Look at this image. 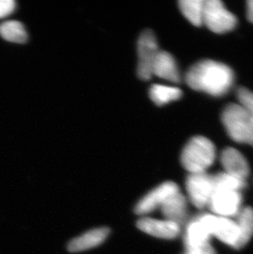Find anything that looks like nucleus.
Segmentation results:
<instances>
[{
  "instance_id": "f257e3e1",
  "label": "nucleus",
  "mask_w": 253,
  "mask_h": 254,
  "mask_svg": "<svg viewBox=\"0 0 253 254\" xmlns=\"http://www.w3.org/2000/svg\"><path fill=\"white\" fill-rule=\"evenodd\" d=\"M234 80V72L228 65L210 60L196 63L186 74L189 87L213 96H222L227 93Z\"/></svg>"
},
{
  "instance_id": "f03ea898",
  "label": "nucleus",
  "mask_w": 253,
  "mask_h": 254,
  "mask_svg": "<svg viewBox=\"0 0 253 254\" xmlns=\"http://www.w3.org/2000/svg\"><path fill=\"white\" fill-rule=\"evenodd\" d=\"M215 159V145L202 136L190 139L181 154L182 165L190 174L205 172L212 166Z\"/></svg>"
},
{
  "instance_id": "7ed1b4c3",
  "label": "nucleus",
  "mask_w": 253,
  "mask_h": 254,
  "mask_svg": "<svg viewBox=\"0 0 253 254\" xmlns=\"http://www.w3.org/2000/svg\"><path fill=\"white\" fill-rule=\"evenodd\" d=\"M222 122L232 139L240 143H250L253 117L239 104H229L222 113Z\"/></svg>"
},
{
  "instance_id": "20e7f679",
  "label": "nucleus",
  "mask_w": 253,
  "mask_h": 254,
  "mask_svg": "<svg viewBox=\"0 0 253 254\" xmlns=\"http://www.w3.org/2000/svg\"><path fill=\"white\" fill-rule=\"evenodd\" d=\"M203 23L215 33H226L236 27L237 18L220 0H205Z\"/></svg>"
},
{
  "instance_id": "39448f33",
  "label": "nucleus",
  "mask_w": 253,
  "mask_h": 254,
  "mask_svg": "<svg viewBox=\"0 0 253 254\" xmlns=\"http://www.w3.org/2000/svg\"><path fill=\"white\" fill-rule=\"evenodd\" d=\"M159 51L155 34L150 30L144 31L137 42V75L141 80L147 81L152 77L153 63Z\"/></svg>"
},
{
  "instance_id": "423d86ee",
  "label": "nucleus",
  "mask_w": 253,
  "mask_h": 254,
  "mask_svg": "<svg viewBox=\"0 0 253 254\" xmlns=\"http://www.w3.org/2000/svg\"><path fill=\"white\" fill-rule=\"evenodd\" d=\"M187 192L194 206L202 208L214 192L212 175L205 172L190 174L186 180Z\"/></svg>"
},
{
  "instance_id": "0eeeda50",
  "label": "nucleus",
  "mask_w": 253,
  "mask_h": 254,
  "mask_svg": "<svg viewBox=\"0 0 253 254\" xmlns=\"http://www.w3.org/2000/svg\"><path fill=\"white\" fill-rule=\"evenodd\" d=\"M210 235H215L226 245L236 248L239 242V230L236 222L226 217L213 216L209 214L201 215Z\"/></svg>"
},
{
  "instance_id": "6e6552de",
  "label": "nucleus",
  "mask_w": 253,
  "mask_h": 254,
  "mask_svg": "<svg viewBox=\"0 0 253 254\" xmlns=\"http://www.w3.org/2000/svg\"><path fill=\"white\" fill-rule=\"evenodd\" d=\"M180 191L179 186L174 182L163 183L146 193L139 200L135 206V212L140 216L151 213L155 209L162 206L170 196Z\"/></svg>"
},
{
  "instance_id": "1a4fd4ad",
  "label": "nucleus",
  "mask_w": 253,
  "mask_h": 254,
  "mask_svg": "<svg viewBox=\"0 0 253 254\" xmlns=\"http://www.w3.org/2000/svg\"><path fill=\"white\" fill-rule=\"evenodd\" d=\"M242 197L238 191L215 190L209 201V206L221 217H231L239 214Z\"/></svg>"
},
{
  "instance_id": "9d476101",
  "label": "nucleus",
  "mask_w": 253,
  "mask_h": 254,
  "mask_svg": "<svg viewBox=\"0 0 253 254\" xmlns=\"http://www.w3.org/2000/svg\"><path fill=\"white\" fill-rule=\"evenodd\" d=\"M136 225L142 232L165 240H173L177 237L180 232L179 225L165 219L157 220L144 216L139 219Z\"/></svg>"
},
{
  "instance_id": "9b49d317",
  "label": "nucleus",
  "mask_w": 253,
  "mask_h": 254,
  "mask_svg": "<svg viewBox=\"0 0 253 254\" xmlns=\"http://www.w3.org/2000/svg\"><path fill=\"white\" fill-rule=\"evenodd\" d=\"M220 161L225 172L234 177L245 180L250 172L249 162L244 155L236 149L229 147L222 151Z\"/></svg>"
},
{
  "instance_id": "f8f14e48",
  "label": "nucleus",
  "mask_w": 253,
  "mask_h": 254,
  "mask_svg": "<svg viewBox=\"0 0 253 254\" xmlns=\"http://www.w3.org/2000/svg\"><path fill=\"white\" fill-rule=\"evenodd\" d=\"M178 83L180 82V75L175 58L169 52L159 51L152 66V76Z\"/></svg>"
},
{
  "instance_id": "ddd939ff",
  "label": "nucleus",
  "mask_w": 253,
  "mask_h": 254,
  "mask_svg": "<svg viewBox=\"0 0 253 254\" xmlns=\"http://www.w3.org/2000/svg\"><path fill=\"white\" fill-rule=\"evenodd\" d=\"M210 236V230L203 220L202 216H198L191 221L187 227L184 236L187 250H196L210 244L209 240Z\"/></svg>"
},
{
  "instance_id": "4468645a",
  "label": "nucleus",
  "mask_w": 253,
  "mask_h": 254,
  "mask_svg": "<svg viewBox=\"0 0 253 254\" xmlns=\"http://www.w3.org/2000/svg\"><path fill=\"white\" fill-rule=\"evenodd\" d=\"M110 234L108 228H96L84 233L83 235L75 238L68 244L67 249L70 252L78 253L91 250L101 245Z\"/></svg>"
},
{
  "instance_id": "2eb2a0df",
  "label": "nucleus",
  "mask_w": 253,
  "mask_h": 254,
  "mask_svg": "<svg viewBox=\"0 0 253 254\" xmlns=\"http://www.w3.org/2000/svg\"><path fill=\"white\" fill-rule=\"evenodd\" d=\"M165 220L180 225L186 218V198L180 191L170 196L160 207Z\"/></svg>"
},
{
  "instance_id": "dca6fc26",
  "label": "nucleus",
  "mask_w": 253,
  "mask_h": 254,
  "mask_svg": "<svg viewBox=\"0 0 253 254\" xmlns=\"http://www.w3.org/2000/svg\"><path fill=\"white\" fill-rule=\"evenodd\" d=\"M182 94L181 90L178 87L159 84L153 85L149 91L151 101L159 106L177 101Z\"/></svg>"
},
{
  "instance_id": "f3484780",
  "label": "nucleus",
  "mask_w": 253,
  "mask_h": 254,
  "mask_svg": "<svg viewBox=\"0 0 253 254\" xmlns=\"http://www.w3.org/2000/svg\"><path fill=\"white\" fill-rule=\"evenodd\" d=\"M239 227V239L237 249L248 244L253 235V209L246 207L239 212V218L236 222Z\"/></svg>"
},
{
  "instance_id": "a211bd4d",
  "label": "nucleus",
  "mask_w": 253,
  "mask_h": 254,
  "mask_svg": "<svg viewBox=\"0 0 253 254\" xmlns=\"http://www.w3.org/2000/svg\"><path fill=\"white\" fill-rule=\"evenodd\" d=\"M0 36L12 43L23 44L27 41L26 29L18 21H7L0 24Z\"/></svg>"
},
{
  "instance_id": "6ab92c4d",
  "label": "nucleus",
  "mask_w": 253,
  "mask_h": 254,
  "mask_svg": "<svg viewBox=\"0 0 253 254\" xmlns=\"http://www.w3.org/2000/svg\"><path fill=\"white\" fill-rule=\"evenodd\" d=\"M179 8L184 17L196 27L203 24L204 0H181Z\"/></svg>"
},
{
  "instance_id": "aec40b11",
  "label": "nucleus",
  "mask_w": 253,
  "mask_h": 254,
  "mask_svg": "<svg viewBox=\"0 0 253 254\" xmlns=\"http://www.w3.org/2000/svg\"><path fill=\"white\" fill-rule=\"evenodd\" d=\"M214 191L215 190H231L238 191L244 189L246 185L245 180L234 177L227 173H220L217 175H212Z\"/></svg>"
},
{
  "instance_id": "412c9836",
  "label": "nucleus",
  "mask_w": 253,
  "mask_h": 254,
  "mask_svg": "<svg viewBox=\"0 0 253 254\" xmlns=\"http://www.w3.org/2000/svg\"><path fill=\"white\" fill-rule=\"evenodd\" d=\"M239 105L253 117V92L245 87H240L237 92Z\"/></svg>"
},
{
  "instance_id": "4be33fe9",
  "label": "nucleus",
  "mask_w": 253,
  "mask_h": 254,
  "mask_svg": "<svg viewBox=\"0 0 253 254\" xmlns=\"http://www.w3.org/2000/svg\"><path fill=\"white\" fill-rule=\"evenodd\" d=\"M16 2L13 0H0V18L11 14L15 10Z\"/></svg>"
},
{
  "instance_id": "5701e85b",
  "label": "nucleus",
  "mask_w": 253,
  "mask_h": 254,
  "mask_svg": "<svg viewBox=\"0 0 253 254\" xmlns=\"http://www.w3.org/2000/svg\"><path fill=\"white\" fill-rule=\"evenodd\" d=\"M185 254H215V250H213L210 244L204 245L202 247L196 250H187Z\"/></svg>"
},
{
  "instance_id": "b1692460",
  "label": "nucleus",
  "mask_w": 253,
  "mask_h": 254,
  "mask_svg": "<svg viewBox=\"0 0 253 254\" xmlns=\"http://www.w3.org/2000/svg\"><path fill=\"white\" fill-rule=\"evenodd\" d=\"M247 16L249 22L253 23V0H249L247 2Z\"/></svg>"
},
{
  "instance_id": "393cba45",
  "label": "nucleus",
  "mask_w": 253,
  "mask_h": 254,
  "mask_svg": "<svg viewBox=\"0 0 253 254\" xmlns=\"http://www.w3.org/2000/svg\"><path fill=\"white\" fill-rule=\"evenodd\" d=\"M249 145H252V146H253V131H252L251 140H250V143H249Z\"/></svg>"
}]
</instances>
